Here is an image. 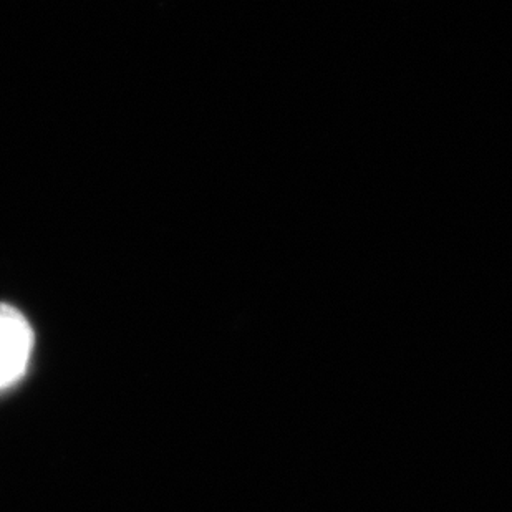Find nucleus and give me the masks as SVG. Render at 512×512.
Masks as SVG:
<instances>
[{
  "instance_id": "obj_1",
  "label": "nucleus",
  "mask_w": 512,
  "mask_h": 512,
  "mask_svg": "<svg viewBox=\"0 0 512 512\" xmlns=\"http://www.w3.org/2000/svg\"><path fill=\"white\" fill-rule=\"evenodd\" d=\"M34 330L20 310L0 304V392L24 377L34 352Z\"/></svg>"
}]
</instances>
